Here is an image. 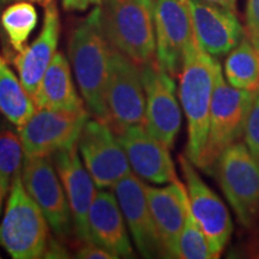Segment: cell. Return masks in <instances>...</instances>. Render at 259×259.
<instances>
[{
  "mask_svg": "<svg viewBox=\"0 0 259 259\" xmlns=\"http://www.w3.org/2000/svg\"><path fill=\"white\" fill-rule=\"evenodd\" d=\"M111 45L100 27L99 6L74 28L69 41V57L84 102L97 120L111 124L106 100Z\"/></svg>",
  "mask_w": 259,
  "mask_h": 259,
  "instance_id": "1",
  "label": "cell"
},
{
  "mask_svg": "<svg viewBox=\"0 0 259 259\" xmlns=\"http://www.w3.org/2000/svg\"><path fill=\"white\" fill-rule=\"evenodd\" d=\"M221 66L194 40L187 48L180 72V101L187 119L189 141L186 157L197 166L209 132L210 106L216 71Z\"/></svg>",
  "mask_w": 259,
  "mask_h": 259,
  "instance_id": "2",
  "label": "cell"
},
{
  "mask_svg": "<svg viewBox=\"0 0 259 259\" xmlns=\"http://www.w3.org/2000/svg\"><path fill=\"white\" fill-rule=\"evenodd\" d=\"M100 27L106 40L139 65L156 56L155 0H102Z\"/></svg>",
  "mask_w": 259,
  "mask_h": 259,
  "instance_id": "3",
  "label": "cell"
},
{
  "mask_svg": "<svg viewBox=\"0 0 259 259\" xmlns=\"http://www.w3.org/2000/svg\"><path fill=\"white\" fill-rule=\"evenodd\" d=\"M255 95L257 92L236 89L231 84L228 85L221 66L219 67L210 106L208 139L196 167L211 173L223 151L244 136L246 121Z\"/></svg>",
  "mask_w": 259,
  "mask_h": 259,
  "instance_id": "4",
  "label": "cell"
},
{
  "mask_svg": "<svg viewBox=\"0 0 259 259\" xmlns=\"http://www.w3.org/2000/svg\"><path fill=\"white\" fill-rule=\"evenodd\" d=\"M47 220L22 181V169L10 186L6 212L0 223V245L15 259H37L50 245Z\"/></svg>",
  "mask_w": 259,
  "mask_h": 259,
  "instance_id": "5",
  "label": "cell"
},
{
  "mask_svg": "<svg viewBox=\"0 0 259 259\" xmlns=\"http://www.w3.org/2000/svg\"><path fill=\"white\" fill-rule=\"evenodd\" d=\"M215 169L239 222L251 227L259 216V158L245 143L236 142L223 151Z\"/></svg>",
  "mask_w": 259,
  "mask_h": 259,
  "instance_id": "6",
  "label": "cell"
},
{
  "mask_svg": "<svg viewBox=\"0 0 259 259\" xmlns=\"http://www.w3.org/2000/svg\"><path fill=\"white\" fill-rule=\"evenodd\" d=\"M89 114L82 111H53L36 108L29 120L18 127L24 157L53 156L78 144Z\"/></svg>",
  "mask_w": 259,
  "mask_h": 259,
  "instance_id": "7",
  "label": "cell"
},
{
  "mask_svg": "<svg viewBox=\"0 0 259 259\" xmlns=\"http://www.w3.org/2000/svg\"><path fill=\"white\" fill-rule=\"evenodd\" d=\"M106 100L113 130L144 125L145 92L141 65L111 46Z\"/></svg>",
  "mask_w": 259,
  "mask_h": 259,
  "instance_id": "8",
  "label": "cell"
},
{
  "mask_svg": "<svg viewBox=\"0 0 259 259\" xmlns=\"http://www.w3.org/2000/svg\"><path fill=\"white\" fill-rule=\"evenodd\" d=\"M51 157H24L22 181L54 233L60 238L69 239L73 226L72 213Z\"/></svg>",
  "mask_w": 259,
  "mask_h": 259,
  "instance_id": "9",
  "label": "cell"
},
{
  "mask_svg": "<svg viewBox=\"0 0 259 259\" xmlns=\"http://www.w3.org/2000/svg\"><path fill=\"white\" fill-rule=\"evenodd\" d=\"M142 67L145 92V128L173 148L181 126V111L176 96L173 77L157 64L156 58Z\"/></svg>",
  "mask_w": 259,
  "mask_h": 259,
  "instance_id": "10",
  "label": "cell"
},
{
  "mask_svg": "<svg viewBox=\"0 0 259 259\" xmlns=\"http://www.w3.org/2000/svg\"><path fill=\"white\" fill-rule=\"evenodd\" d=\"M78 149L99 189L113 187L131 173L124 148L107 122L88 119L78 138Z\"/></svg>",
  "mask_w": 259,
  "mask_h": 259,
  "instance_id": "11",
  "label": "cell"
},
{
  "mask_svg": "<svg viewBox=\"0 0 259 259\" xmlns=\"http://www.w3.org/2000/svg\"><path fill=\"white\" fill-rule=\"evenodd\" d=\"M155 34L157 64L171 77L179 76L196 40L190 0H155Z\"/></svg>",
  "mask_w": 259,
  "mask_h": 259,
  "instance_id": "12",
  "label": "cell"
},
{
  "mask_svg": "<svg viewBox=\"0 0 259 259\" xmlns=\"http://www.w3.org/2000/svg\"><path fill=\"white\" fill-rule=\"evenodd\" d=\"M179 163L186 181L191 211L208 239L213 258H219L234 228L231 213L221 198L204 183L189 158L180 155Z\"/></svg>",
  "mask_w": 259,
  "mask_h": 259,
  "instance_id": "13",
  "label": "cell"
},
{
  "mask_svg": "<svg viewBox=\"0 0 259 259\" xmlns=\"http://www.w3.org/2000/svg\"><path fill=\"white\" fill-rule=\"evenodd\" d=\"M124 148L136 176L154 184L178 180L169 148L155 138L144 125H130L113 130Z\"/></svg>",
  "mask_w": 259,
  "mask_h": 259,
  "instance_id": "14",
  "label": "cell"
},
{
  "mask_svg": "<svg viewBox=\"0 0 259 259\" xmlns=\"http://www.w3.org/2000/svg\"><path fill=\"white\" fill-rule=\"evenodd\" d=\"M113 190L139 253L144 258L164 257L149 208L145 184L136 174L130 173L119 180Z\"/></svg>",
  "mask_w": 259,
  "mask_h": 259,
  "instance_id": "15",
  "label": "cell"
},
{
  "mask_svg": "<svg viewBox=\"0 0 259 259\" xmlns=\"http://www.w3.org/2000/svg\"><path fill=\"white\" fill-rule=\"evenodd\" d=\"M77 147L58 151L53 155V161L69 200L74 232L80 241L87 242L92 241L89 211L97 192L94 179L79 160Z\"/></svg>",
  "mask_w": 259,
  "mask_h": 259,
  "instance_id": "16",
  "label": "cell"
},
{
  "mask_svg": "<svg viewBox=\"0 0 259 259\" xmlns=\"http://www.w3.org/2000/svg\"><path fill=\"white\" fill-rule=\"evenodd\" d=\"M193 30L199 47L212 57L231 53L244 37L236 14L205 0H190Z\"/></svg>",
  "mask_w": 259,
  "mask_h": 259,
  "instance_id": "17",
  "label": "cell"
},
{
  "mask_svg": "<svg viewBox=\"0 0 259 259\" xmlns=\"http://www.w3.org/2000/svg\"><path fill=\"white\" fill-rule=\"evenodd\" d=\"M145 193L164 257L177 258L178 241L190 206L186 187L179 180L160 189L145 184Z\"/></svg>",
  "mask_w": 259,
  "mask_h": 259,
  "instance_id": "18",
  "label": "cell"
},
{
  "mask_svg": "<svg viewBox=\"0 0 259 259\" xmlns=\"http://www.w3.org/2000/svg\"><path fill=\"white\" fill-rule=\"evenodd\" d=\"M60 35V17L56 0L46 8L42 30L30 46L19 52L14 64L22 85L34 101L45 72L57 53Z\"/></svg>",
  "mask_w": 259,
  "mask_h": 259,
  "instance_id": "19",
  "label": "cell"
},
{
  "mask_svg": "<svg viewBox=\"0 0 259 259\" xmlns=\"http://www.w3.org/2000/svg\"><path fill=\"white\" fill-rule=\"evenodd\" d=\"M92 241L103 246L118 257H134L118 199L107 191H99L89 211Z\"/></svg>",
  "mask_w": 259,
  "mask_h": 259,
  "instance_id": "20",
  "label": "cell"
},
{
  "mask_svg": "<svg viewBox=\"0 0 259 259\" xmlns=\"http://www.w3.org/2000/svg\"><path fill=\"white\" fill-rule=\"evenodd\" d=\"M83 103L74 88L69 61L61 52H57L37 88L35 107L76 112L84 109Z\"/></svg>",
  "mask_w": 259,
  "mask_h": 259,
  "instance_id": "21",
  "label": "cell"
},
{
  "mask_svg": "<svg viewBox=\"0 0 259 259\" xmlns=\"http://www.w3.org/2000/svg\"><path fill=\"white\" fill-rule=\"evenodd\" d=\"M35 105L21 79L15 76L8 61L0 54V113L17 127L34 114Z\"/></svg>",
  "mask_w": 259,
  "mask_h": 259,
  "instance_id": "22",
  "label": "cell"
},
{
  "mask_svg": "<svg viewBox=\"0 0 259 259\" xmlns=\"http://www.w3.org/2000/svg\"><path fill=\"white\" fill-rule=\"evenodd\" d=\"M226 78L241 90H259V50L247 36L229 53L225 63Z\"/></svg>",
  "mask_w": 259,
  "mask_h": 259,
  "instance_id": "23",
  "label": "cell"
},
{
  "mask_svg": "<svg viewBox=\"0 0 259 259\" xmlns=\"http://www.w3.org/2000/svg\"><path fill=\"white\" fill-rule=\"evenodd\" d=\"M37 24V12L30 2H16L2 14V25L16 52L27 47L28 37Z\"/></svg>",
  "mask_w": 259,
  "mask_h": 259,
  "instance_id": "24",
  "label": "cell"
},
{
  "mask_svg": "<svg viewBox=\"0 0 259 259\" xmlns=\"http://www.w3.org/2000/svg\"><path fill=\"white\" fill-rule=\"evenodd\" d=\"M23 145L18 134L8 126H0V184L8 192L16 173L22 169Z\"/></svg>",
  "mask_w": 259,
  "mask_h": 259,
  "instance_id": "25",
  "label": "cell"
},
{
  "mask_svg": "<svg viewBox=\"0 0 259 259\" xmlns=\"http://www.w3.org/2000/svg\"><path fill=\"white\" fill-rule=\"evenodd\" d=\"M177 258L181 259H215L203 229L194 219L189 206L186 221L179 236Z\"/></svg>",
  "mask_w": 259,
  "mask_h": 259,
  "instance_id": "26",
  "label": "cell"
},
{
  "mask_svg": "<svg viewBox=\"0 0 259 259\" xmlns=\"http://www.w3.org/2000/svg\"><path fill=\"white\" fill-rule=\"evenodd\" d=\"M244 138L248 150L259 158V90L248 113Z\"/></svg>",
  "mask_w": 259,
  "mask_h": 259,
  "instance_id": "27",
  "label": "cell"
},
{
  "mask_svg": "<svg viewBox=\"0 0 259 259\" xmlns=\"http://www.w3.org/2000/svg\"><path fill=\"white\" fill-rule=\"evenodd\" d=\"M246 27L247 37L259 50V0H247Z\"/></svg>",
  "mask_w": 259,
  "mask_h": 259,
  "instance_id": "28",
  "label": "cell"
},
{
  "mask_svg": "<svg viewBox=\"0 0 259 259\" xmlns=\"http://www.w3.org/2000/svg\"><path fill=\"white\" fill-rule=\"evenodd\" d=\"M77 258L83 259H116L118 255L112 253L103 246L96 244L94 241L82 242V246L78 248L76 254Z\"/></svg>",
  "mask_w": 259,
  "mask_h": 259,
  "instance_id": "29",
  "label": "cell"
},
{
  "mask_svg": "<svg viewBox=\"0 0 259 259\" xmlns=\"http://www.w3.org/2000/svg\"><path fill=\"white\" fill-rule=\"evenodd\" d=\"M102 0H63V6L69 11H84L90 5H99Z\"/></svg>",
  "mask_w": 259,
  "mask_h": 259,
  "instance_id": "30",
  "label": "cell"
},
{
  "mask_svg": "<svg viewBox=\"0 0 259 259\" xmlns=\"http://www.w3.org/2000/svg\"><path fill=\"white\" fill-rule=\"evenodd\" d=\"M205 2L211 3V4L222 6L229 11L236 14V0H205Z\"/></svg>",
  "mask_w": 259,
  "mask_h": 259,
  "instance_id": "31",
  "label": "cell"
},
{
  "mask_svg": "<svg viewBox=\"0 0 259 259\" xmlns=\"http://www.w3.org/2000/svg\"><path fill=\"white\" fill-rule=\"evenodd\" d=\"M10 2H30V3H37L44 8H47L48 5L52 4L54 0H0V5L4 4V3H10Z\"/></svg>",
  "mask_w": 259,
  "mask_h": 259,
  "instance_id": "32",
  "label": "cell"
},
{
  "mask_svg": "<svg viewBox=\"0 0 259 259\" xmlns=\"http://www.w3.org/2000/svg\"><path fill=\"white\" fill-rule=\"evenodd\" d=\"M6 194V191L4 190V187L2 186V184H0V212H2V206H3V199H4Z\"/></svg>",
  "mask_w": 259,
  "mask_h": 259,
  "instance_id": "33",
  "label": "cell"
}]
</instances>
